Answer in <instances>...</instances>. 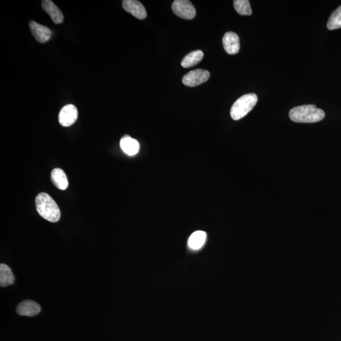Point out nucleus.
I'll use <instances>...</instances> for the list:
<instances>
[{
	"mask_svg": "<svg viewBox=\"0 0 341 341\" xmlns=\"http://www.w3.org/2000/svg\"><path fill=\"white\" fill-rule=\"evenodd\" d=\"M290 119L294 122L312 123L320 122L325 118V112L315 105H302L291 109L289 112Z\"/></svg>",
	"mask_w": 341,
	"mask_h": 341,
	"instance_id": "nucleus-1",
	"label": "nucleus"
},
{
	"mask_svg": "<svg viewBox=\"0 0 341 341\" xmlns=\"http://www.w3.org/2000/svg\"><path fill=\"white\" fill-rule=\"evenodd\" d=\"M37 213L49 222H56L60 219V209L54 200L46 193H41L35 198Z\"/></svg>",
	"mask_w": 341,
	"mask_h": 341,
	"instance_id": "nucleus-2",
	"label": "nucleus"
},
{
	"mask_svg": "<svg viewBox=\"0 0 341 341\" xmlns=\"http://www.w3.org/2000/svg\"><path fill=\"white\" fill-rule=\"evenodd\" d=\"M257 101V96L254 93L241 96L231 108L230 115L232 119L239 120L245 117L254 108Z\"/></svg>",
	"mask_w": 341,
	"mask_h": 341,
	"instance_id": "nucleus-3",
	"label": "nucleus"
},
{
	"mask_svg": "<svg viewBox=\"0 0 341 341\" xmlns=\"http://www.w3.org/2000/svg\"><path fill=\"white\" fill-rule=\"evenodd\" d=\"M172 10L175 15L186 20H191L196 15V10L188 0H176L172 4Z\"/></svg>",
	"mask_w": 341,
	"mask_h": 341,
	"instance_id": "nucleus-4",
	"label": "nucleus"
},
{
	"mask_svg": "<svg viewBox=\"0 0 341 341\" xmlns=\"http://www.w3.org/2000/svg\"><path fill=\"white\" fill-rule=\"evenodd\" d=\"M210 78V71L203 69H197L190 71L183 77V84L188 87L198 86L207 82Z\"/></svg>",
	"mask_w": 341,
	"mask_h": 341,
	"instance_id": "nucleus-5",
	"label": "nucleus"
},
{
	"mask_svg": "<svg viewBox=\"0 0 341 341\" xmlns=\"http://www.w3.org/2000/svg\"><path fill=\"white\" fill-rule=\"evenodd\" d=\"M78 117V109L73 104H68L61 109L59 115V122L63 126H70L76 122Z\"/></svg>",
	"mask_w": 341,
	"mask_h": 341,
	"instance_id": "nucleus-6",
	"label": "nucleus"
},
{
	"mask_svg": "<svg viewBox=\"0 0 341 341\" xmlns=\"http://www.w3.org/2000/svg\"><path fill=\"white\" fill-rule=\"evenodd\" d=\"M123 9L131 13L135 17L140 19L146 18L147 12L144 5L137 0H124L122 2Z\"/></svg>",
	"mask_w": 341,
	"mask_h": 341,
	"instance_id": "nucleus-7",
	"label": "nucleus"
},
{
	"mask_svg": "<svg viewBox=\"0 0 341 341\" xmlns=\"http://www.w3.org/2000/svg\"><path fill=\"white\" fill-rule=\"evenodd\" d=\"M222 45L225 52L229 54H237L240 51V38L237 34L233 32L225 33L222 38Z\"/></svg>",
	"mask_w": 341,
	"mask_h": 341,
	"instance_id": "nucleus-8",
	"label": "nucleus"
},
{
	"mask_svg": "<svg viewBox=\"0 0 341 341\" xmlns=\"http://www.w3.org/2000/svg\"><path fill=\"white\" fill-rule=\"evenodd\" d=\"M29 27L33 36L38 42L45 43L50 40L51 31L48 27L38 24L35 21L30 22Z\"/></svg>",
	"mask_w": 341,
	"mask_h": 341,
	"instance_id": "nucleus-9",
	"label": "nucleus"
},
{
	"mask_svg": "<svg viewBox=\"0 0 341 341\" xmlns=\"http://www.w3.org/2000/svg\"><path fill=\"white\" fill-rule=\"evenodd\" d=\"M41 308L36 302L32 300H25L20 302L16 307V312L21 316L33 317L41 312Z\"/></svg>",
	"mask_w": 341,
	"mask_h": 341,
	"instance_id": "nucleus-10",
	"label": "nucleus"
},
{
	"mask_svg": "<svg viewBox=\"0 0 341 341\" xmlns=\"http://www.w3.org/2000/svg\"><path fill=\"white\" fill-rule=\"evenodd\" d=\"M42 8L50 16L54 24H61L64 21V16H63L61 10L51 0L43 1Z\"/></svg>",
	"mask_w": 341,
	"mask_h": 341,
	"instance_id": "nucleus-11",
	"label": "nucleus"
},
{
	"mask_svg": "<svg viewBox=\"0 0 341 341\" xmlns=\"http://www.w3.org/2000/svg\"><path fill=\"white\" fill-rule=\"evenodd\" d=\"M120 147L126 155L134 156L138 153L140 145L136 139H132L129 136H125L121 139Z\"/></svg>",
	"mask_w": 341,
	"mask_h": 341,
	"instance_id": "nucleus-12",
	"label": "nucleus"
},
{
	"mask_svg": "<svg viewBox=\"0 0 341 341\" xmlns=\"http://www.w3.org/2000/svg\"><path fill=\"white\" fill-rule=\"evenodd\" d=\"M51 181L56 188L62 191H65L68 186L67 175L62 169L56 168L52 170Z\"/></svg>",
	"mask_w": 341,
	"mask_h": 341,
	"instance_id": "nucleus-13",
	"label": "nucleus"
},
{
	"mask_svg": "<svg viewBox=\"0 0 341 341\" xmlns=\"http://www.w3.org/2000/svg\"><path fill=\"white\" fill-rule=\"evenodd\" d=\"M15 277L11 269L6 264L0 265V286L4 288L13 284Z\"/></svg>",
	"mask_w": 341,
	"mask_h": 341,
	"instance_id": "nucleus-14",
	"label": "nucleus"
},
{
	"mask_svg": "<svg viewBox=\"0 0 341 341\" xmlns=\"http://www.w3.org/2000/svg\"><path fill=\"white\" fill-rule=\"evenodd\" d=\"M203 57V53L201 50L192 51L184 58L181 65L185 68L194 67L202 61Z\"/></svg>",
	"mask_w": 341,
	"mask_h": 341,
	"instance_id": "nucleus-15",
	"label": "nucleus"
},
{
	"mask_svg": "<svg viewBox=\"0 0 341 341\" xmlns=\"http://www.w3.org/2000/svg\"><path fill=\"white\" fill-rule=\"evenodd\" d=\"M206 238H207V235L202 231H197V232H194L189 238L188 243L190 248L193 250L201 249L205 243Z\"/></svg>",
	"mask_w": 341,
	"mask_h": 341,
	"instance_id": "nucleus-16",
	"label": "nucleus"
},
{
	"mask_svg": "<svg viewBox=\"0 0 341 341\" xmlns=\"http://www.w3.org/2000/svg\"><path fill=\"white\" fill-rule=\"evenodd\" d=\"M234 7L236 12L241 15H251L252 10L249 0H235Z\"/></svg>",
	"mask_w": 341,
	"mask_h": 341,
	"instance_id": "nucleus-17",
	"label": "nucleus"
},
{
	"mask_svg": "<svg viewBox=\"0 0 341 341\" xmlns=\"http://www.w3.org/2000/svg\"><path fill=\"white\" fill-rule=\"evenodd\" d=\"M327 29L329 30H335L341 28V6L332 13L327 23Z\"/></svg>",
	"mask_w": 341,
	"mask_h": 341,
	"instance_id": "nucleus-18",
	"label": "nucleus"
}]
</instances>
